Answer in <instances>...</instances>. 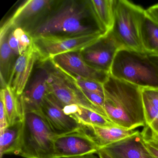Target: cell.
I'll return each instance as SVG.
<instances>
[{"label": "cell", "instance_id": "6da1fadb", "mask_svg": "<svg viewBox=\"0 0 158 158\" xmlns=\"http://www.w3.org/2000/svg\"><path fill=\"white\" fill-rule=\"evenodd\" d=\"M107 33L95 15L90 1H57L44 19L28 33L34 38Z\"/></svg>", "mask_w": 158, "mask_h": 158}, {"label": "cell", "instance_id": "7a4b0ae2", "mask_svg": "<svg viewBox=\"0 0 158 158\" xmlns=\"http://www.w3.org/2000/svg\"><path fill=\"white\" fill-rule=\"evenodd\" d=\"M103 85L104 110L111 122L131 130L145 126L141 88L111 75Z\"/></svg>", "mask_w": 158, "mask_h": 158}, {"label": "cell", "instance_id": "3957f363", "mask_svg": "<svg viewBox=\"0 0 158 158\" xmlns=\"http://www.w3.org/2000/svg\"><path fill=\"white\" fill-rule=\"evenodd\" d=\"M110 75L143 88H158V68L146 53L126 48L116 53Z\"/></svg>", "mask_w": 158, "mask_h": 158}, {"label": "cell", "instance_id": "277c9868", "mask_svg": "<svg viewBox=\"0 0 158 158\" xmlns=\"http://www.w3.org/2000/svg\"><path fill=\"white\" fill-rule=\"evenodd\" d=\"M55 136L38 112L24 113L17 155L25 158H53Z\"/></svg>", "mask_w": 158, "mask_h": 158}, {"label": "cell", "instance_id": "5b68a950", "mask_svg": "<svg viewBox=\"0 0 158 158\" xmlns=\"http://www.w3.org/2000/svg\"><path fill=\"white\" fill-rule=\"evenodd\" d=\"M145 10L126 0H117L111 30L123 48L145 53L140 38V26Z\"/></svg>", "mask_w": 158, "mask_h": 158}, {"label": "cell", "instance_id": "8992f818", "mask_svg": "<svg viewBox=\"0 0 158 158\" xmlns=\"http://www.w3.org/2000/svg\"><path fill=\"white\" fill-rule=\"evenodd\" d=\"M49 62L47 81L49 91L63 106H82L106 116L102 110L88 99L68 74Z\"/></svg>", "mask_w": 158, "mask_h": 158}, {"label": "cell", "instance_id": "52a82bcc", "mask_svg": "<svg viewBox=\"0 0 158 158\" xmlns=\"http://www.w3.org/2000/svg\"><path fill=\"white\" fill-rule=\"evenodd\" d=\"M105 35L91 34L77 36H41L33 38V44L38 53L40 62L45 63L60 54L81 51Z\"/></svg>", "mask_w": 158, "mask_h": 158}, {"label": "cell", "instance_id": "ba28073f", "mask_svg": "<svg viewBox=\"0 0 158 158\" xmlns=\"http://www.w3.org/2000/svg\"><path fill=\"white\" fill-rule=\"evenodd\" d=\"M57 1L27 0L2 26L0 36L11 29L21 28L28 33L37 25L53 8Z\"/></svg>", "mask_w": 158, "mask_h": 158}, {"label": "cell", "instance_id": "9c48e42d", "mask_svg": "<svg viewBox=\"0 0 158 158\" xmlns=\"http://www.w3.org/2000/svg\"><path fill=\"white\" fill-rule=\"evenodd\" d=\"M99 147L81 127L54 138V158L77 157L97 153Z\"/></svg>", "mask_w": 158, "mask_h": 158}, {"label": "cell", "instance_id": "30bf717a", "mask_svg": "<svg viewBox=\"0 0 158 158\" xmlns=\"http://www.w3.org/2000/svg\"><path fill=\"white\" fill-rule=\"evenodd\" d=\"M123 48L111 31L80 51L83 59L94 68L110 73L118 51Z\"/></svg>", "mask_w": 158, "mask_h": 158}, {"label": "cell", "instance_id": "8fae6325", "mask_svg": "<svg viewBox=\"0 0 158 158\" xmlns=\"http://www.w3.org/2000/svg\"><path fill=\"white\" fill-rule=\"evenodd\" d=\"M55 136L78 130L82 125L64 110V106L51 93L45 97L38 112Z\"/></svg>", "mask_w": 158, "mask_h": 158}, {"label": "cell", "instance_id": "7c38bea8", "mask_svg": "<svg viewBox=\"0 0 158 158\" xmlns=\"http://www.w3.org/2000/svg\"><path fill=\"white\" fill-rule=\"evenodd\" d=\"M49 62L70 75L96 81L103 85L110 76V73L98 70L89 65L83 59L80 52L60 54Z\"/></svg>", "mask_w": 158, "mask_h": 158}, {"label": "cell", "instance_id": "4fadbf2b", "mask_svg": "<svg viewBox=\"0 0 158 158\" xmlns=\"http://www.w3.org/2000/svg\"><path fill=\"white\" fill-rule=\"evenodd\" d=\"M42 64L21 96L24 113L39 111L45 97L49 93L47 83L49 67Z\"/></svg>", "mask_w": 158, "mask_h": 158}, {"label": "cell", "instance_id": "5bb4252c", "mask_svg": "<svg viewBox=\"0 0 158 158\" xmlns=\"http://www.w3.org/2000/svg\"><path fill=\"white\" fill-rule=\"evenodd\" d=\"M39 60L38 53L33 44L15 61L8 85L18 96L24 91L34 65Z\"/></svg>", "mask_w": 158, "mask_h": 158}, {"label": "cell", "instance_id": "9a60e30c", "mask_svg": "<svg viewBox=\"0 0 158 158\" xmlns=\"http://www.w3.org/2000/svg\"><path fill=\"white\" fill-rule=\"evenodd\" d=\"M103 149L112 158H154L144 144L141 132L104 146Z\"/></svg>", "mask_w": 158, "mask_h": 158}, {"label": "cell", "instance_id": "2e32d148", "mask_svg": "<svg viewBox=\"0 0 158 158\" xmlns=\"http://www.w3.org/2000/svg\"><path fill=\"white\" fill-rule=\"evenodd\" d=\"M82 128L96 141L99 149L118 142L136 133L138 130L126 129L118 126L100 127L82 125Z\"/></svg>", "mask_w": 158, "mask_h": 158}, {"label": "cell", "instance_id": "e0dca14e", "mask_svg": "<svg viewBox=\"0 0 158 158\" xmlns=\"http://www.w3.org/2000/svg\"><path fill=\"white\" fill-rule=\"evenodd\" d=\"M64 110L65 113L76 119L81 125L100 127L116 125L106 116L82 106L77 105L64 106Z\"/></svg>", "mask_w": 158, "mask_h": 158}, {"label": "cell", "instance_id": "ac0fdd59", "mask_svg": "<svg viewBox=\"0 0 158 158\" xmlns=\"http://www.w3.org/2000/svg\"><path fill=\"white\" fill-rule=\"evenodd\" d=\"M140 38L144 52L158 56V23L146 13V10L141 20Z\"/></svg>", "mask_w": 158, "mask_h": 158}, {"label": "cell", "instance_id": "d6986e66", "mask_svg": "<svg viewBox=\"0 0 158 158\" xmlns=\"http://www.w3.org/2000/svg\"><path fill=\"white\" fill-rule=\"evenodd\" d=\"M23 121L8 126L0 131V158L4 154L17 155L20 147Z\"/></svg>", "mask_w": 158, "mask_h": 158}, {"label": "cell", "instance_id": "ffe728a7", "mask_svg": "<svg viewBox=\"0 0 158 158\" xmlns=\"http://www.w3.org/2000/svg\"><path fill=\"white\" fill-rule=\"evenodd\" d=\"M0 36V76L1 89L9 85L12 72L15 65V55L8 43L9 33Z\"/></svg>", "mask_w": 158, "mask_h": 158}, {"label": "cell", "instance_id": "44dd1931", "mask_svg": "<svg viewBox=\"0 0 158 158\" xmlns=\"http://www.w3.org/2000/svg\"><path fill=\"white\" fill-rule=\"evenodd\" d=\"M0 96L4 101L7 119L9 125H12L23 119L24 112L21 96H18L10 86L1 89Z\"/></svg>", "mask_w": 158, "mask_h": 158}, {"label": "cell", "instance_id": "7402d4cb", "mask_svg": "<svg viewBox=\"0 0 158 158\" xmlns=\"http://www.w3.org/2000/svg\"><path fill=\"white\" fill-rule=\"evenodd\" d=\"M116 0H91L90 4L98 21L106 32L112 29Z\"/></svg>", "mask_w": 158, "mask_h": 158}, {"label": "cell", "instance_id": "603a6c76", "mask_svg": "<svg viewBox=\"0 0 158 158\" xmlns=\"http://www.w3.org/2000/svg\"><path fill=\"white\" fill-rule=\"evenodd\" d=\"M142 96L146 125L158 135V109L147 97L142 94Z\"/></svg>", "mask_w": 158, "mask_h": 158}, {"label": "cell", "instance_id": "cb8c5ba5", "mask_svg": "<svg viewBox=\"0 0 158 158\" xmlns=\"http://www.w3.org/2000/svg\"><path fill=\"white\" fill-rule=\"evenodd\" d=\"M143 141L151 154L154 158H158V135L145 125L141 132Z\"/></svg>", "mask_w": 158, "mask_h": 158}, {"label": "cell", "instance_id": "d4e9b609", "mask_svg": "<svg viewBox=\"0 0 158 158\" xmlns=\"http://www.w3.org/2000/svg\"><path fill=\"white\" fill-rule=\"evenodd\" d=\"M69 75L72 77L74 82L81 90L94 92L104 96L103 84L96 81L84 79L77 77L73 76L70 75Z\"/></svg>", "mask_w": 158, "mask_h": 158}, {"label": "cell", "instance_id": "484cf974", "mask_svg": "<svg viewBox=\"0 0 158 158\" xmlns=\"http://www.w3.org/2000/svg\"><path fill=\"white\" fill-rule=\"evenodd\" d=\"M12 30L13 35L19 43L22 54L33 45V38L23 28H16Z\"/></svg>", "mask_w": 158, "mask_h": 158}, {"label": "cell", "instance_id": "4316f807", "mask_svg": "<svg viewBox=\"0 0 158 158\" xmlns=\"http://www.w3.org/2000/svg\"><path fill=\"white\" fill-rule=\"evenodd\" d=\"M82 91L92 103L101 109L105 112L104 110V102H105L104 96L100 95L98 93L89 92L85 90H82Z\"/></svg>", "mask_w": 158, "mask_h": 158}, {"label": "cell", "instance_id": "83f0119b", "mask_svg": "<svg viewBox=\"0 0 158 158\" xmlns=\"http://www.w3.org/2000/svg\"><path fill=\"white\" fill-rule=\"evenodd\" d=\"M142 94L148 98L151 102L158 109V88H143Z\"/></svg>", "mask_w": 158, "mask_h": 158}, {"label": "cell", "instance_id": "f1b7e54d", "mask_svg": "<svg viewBox=\"0 0 158 158\" xmlns=\"http://www.w3.org/2000/svg\"><path fill=\"white\" fill-rule=\"evenodd\" d=\"M8 126H9V124L4 101L2 97L0 96V131L5 129Z\"/></svg>", "mask_w": 158, "mask_h": 158}, {"label": "cell", "instance_id": "f546056e", "mask_svg": "<svg viewBox=\"0 0 158 158\" xmlns=\"http://www.w3.org/2000/svg\"><path fill=\"white\" fill-rule=\"evenodd\" d=\"M8 43H9V46L10 47L13 52H14L15 56L19 57V56L22 55V52H21L19 43L15 37L14 35H13L12 29H11L10 33H9Z\"/></svg>", "mask_w": 158, "mask_h": 158}, {"label": "cell", "instance_id": "4dcf8cb0", "mask_svg": "<svg viewBox=\"0 0 158 158\" xmlns=\"http://www.w3.org/2000/svg\"><path fill=\"white\" fill-rule=\"evenodd\" d=\"M146 13L158 23V3L149 7L146 10Z\"/></svg>", "mask_w": 158, "mask_h": 158}, {"label": "cell", "instance_id": "1f68e13d", "mask_svg": "<svg viewBox=\"0 0 158 158\" xmlns=\"http://www.w3.org/2000/svg\"><path fill=\"white\" fill-rule=\"evenodd\" d=\"M100 158H112L104 150L100 148L97 152Z\"/></svg>", "mask_w": 158, "mask_h": 158}, {"label": "cell", "instance_id": "d6a6232c", "mask_svg": "<svg viewBox=\"0 0 158 158\" xmlns=\"http://www.w3.org/2000/svg\"><path fill=\"white\" fill-rule=\"evenodd\" d=\"M95 153L87 154L83 156H77V157H68V158H100L99 156L95 155Z\"/></svg>", "mask_w": 158, "mask_h": 158}, {"label": "cell", "instance_id": "836d02e7", "mask_svg": "<svg viewBox=\"0 0 158 158\" xmlns=\"http://www.w3.org/2000/svg\"><path fill=\"white\" fill-rule=\"evenodd\" d=\"M148 55V54H147ZM151 60L154 63V64L157 66L158 68V55H148Z\"/></svg>", "mask_w": 158, "mask_h": 158}]
</instances>
